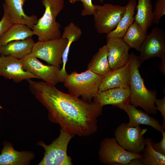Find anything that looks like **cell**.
Segmentation results:
<instances>
[{
  "mask_svg": "<svg viewBox=\"0 0 165 165\" xmlns=\"http://www.w3.org/2000/svg\"><path fill=\"white\" fill-rule=\"evenodd\" d=\"M148 129H142L140 125L130 127L123 123L115 130V138L117 142L125 150L134 153L141 154L145 146L144 135Z\"/></svg>",
  "mask_w": 165,
  "mask_h": 165,
  "instance_id": "8",
  "label": "cell"
},
{
  "mask_svg": "<svg viewBox=\"0 0 165 165\" xmlns=\"http://www.w3.org/2000/svg\"><path fill=\"white\" fill-rule=\"evenodd\" d=\"M162 61L159 67L161 72L165 75V56L161 58Z\"/></svg>",
  "mask_w": 165,
  "mask_h": 165,
  "instance_id": "32",
  "label": "cell"
},
{
  "mask_svg": "<svg viewBox=\"0 0 165 165\" xmlns=\"http://www.w3.org/2000/svg\"><path fill=\"white\" fill-rule=\"evenodd\" d=\"M34 35L31 29L22 24H14L1 36L0 46L14 41L23 40Z\"/></svg>",
  "mask_w": 165,
  "mask_h": 165,
  "instance_id": "24",
  "label": "cell"
},
{
  "mask_svg": "<svg viewBox=\"0 0 165 165\" xmlns=\"http://www.w3.org/2000/svg\"><path fill=\"white\" fill-rule=\"evenodd\" d=\"M108 54L106 45L99 48L89 63L87 69L102 76L106 75L110 71Z\"/></svg>",
  "mask_w": 165,
  "mask_h": 165,
  "instance_id": "23",
  "label": "cell"
},
{
  "mask_svg": "<svg viewBox=\"0 0 165 165\" xmlns=\"http://www.w3.org/2000/svg\"><path fill=\"white\" fill-rule=\"evenodd\" d=\"M106 45L110 71L124 66L128 62L130 48L123 38L107 37Z\"/></svg>",
  "mask_w": 165,
  "mask_h": 165,
  "instance_id": "12",
  "label": "cell"
},
{
  "mask_svg": "<svg viewBox=\"0 0 165 165\" xmlns=\"http://www.w3.org/2000/svg\"><path fill=\"white\" fill-rule=\"evenodd\" d=\"M3 145L0 155V165H28L34 157L31 152L16 150L8 142H4Z\"/></svg>",
  "mask_w": 165,
  "mask_h": 165,
  "instance_id": "18",
  "label": "cell"
},
{
  "mask_svg": "<svg viewBox=\"0 0 165 165\" xmlns=\"http://www.w3.org/2000/svg\"><path fill=\"white\" fill-rule=\"evenodd\" d=\"M160 28H153L150 34L146 35L138 56L141 63L154 57L162 58L165 56V33Z\"/></svg>",
  "mask_w": 165,
  "mask_h": 165,
  "instance_id": "10",
  "label": "cell"
},
{
  "mask_svg": "<svg viewBox=\"0 0 165 165\" xmlns=\"http://www.w3.org/2000/svg\"><path fill=\"white\" fill-rule=\"evenodd\" d=\"M45 8L42 16L31 29L38 41H47L61 38V25L56 17L63 9L64 0H41Z\"/></svg>",
  "mask_w": 165,
  "mask_h": 165,
  "instance_id": "3",
  "label": "cell"
},
{
  "mask_svg": "<svg viewBox=\"0 0 165 165\" xmlns=\"http://www.w3.org/2000/svg\"><path fill=\"white\" fill-rule=\"evenodd\" d=\"M137 12L134 16V21L137 23L146 34L148 28L154 20L152 6L151 0H138Z\"/></svg>",
  "mask_w": 165,
  "mask_h": 165,
  "instance_id": "21",
  "label": "cell"
},
{
  "mask_svg": "<svg viewBox=\"0 0 165 165\" xmlns=\"http://www.w3.org/2000/svg\"><path fill=\"white\" fill-rule=\"evenodd\" d=\"M103 77L89 70L79 73L75 71L68 75L64 84L69 94L90 102L99 93Z\"/></svg>",
  "mask_w": 165,
  "mask_h": 165,
  "instance_id": "4",
  "label": "cell"
},
{
  "mask_svg": "<svg viewBox=\"0 0 165 165\" xmlns=\"http://www.w3.org/2000/svg\"><path fill=\"white\" fill-rule=\"evenodd\" d=\"M99 160L104 164L127 165L133 159L142 158L141 154L130 152L121 146L115 138L102 140L98 152Z\"/></svg>",
  "mask_w": 165,
  "mask_h": 165,
  "instance_id": "6",
  "label": "cell"
},
{
  "mask_svg": "<svg viewBox=\"0 0 165 165\" xmlns=\"http://www.w3.org/2000/svg\"><path fill=\"white\" fill-rule=\"evenodd\" d=\"M37 58L31 52L20 60L25 70L37 76L44 82L56 85L59 82L58 75L60 68L45 65Z\"/></svg>",
  "mask_w": 165,
  "mask_h": 165,
  "instance_id": "11",
  "label": "cell"
},
{
  "mask_svg": "<svg viewBox=\"0 0 165 165\" xmlns=\"http://www.w3.org/2000/svg\"><path fill=\"white\" fill-rule=\"evenodd\" d=\"M116 88H129V61L124 66L110 71L104 76L99 92Z\"/></svg>",
  "mask_w": 165,
  "mask_h": 165,
  "instance_id": "15",
  "label": "cell"
},
{
  "mask_svg": "<svg viewBox=\"0 0 165 165\" xmlns=\"http://www.w3.org/2000/svg\"><path fill=\"white\" fill-rule=\"evenodd\" d=\"M146 35L141 26L134 21L123 38L130 48L139 51Z\"/></svg>",
  "mask_w": 165,
  "mask_h": 165,
  "instance_id": "25",
  "label": "cell"
},
{
  "mask_svg": "<svg viewBox=\"0 0 165 165\" xmlns=\"http://www.w3.org/2000/svg\"><path fill=\"white\" fill-rule=\"evenodd\" d=\"M2 108V107L0 106V109L1 108ZM0 121H1V120H0Z\"/></svg>",
  "mask_w": 165,
  "mask_h": 165,
  "instance_id": "35",
  "label": "cell"
},
{
  "mask_svg": "<svg viewBox=\"0 0 165 165\" xmlns=\"http://www.w3.org/2000/svg\"><path fill=\"white\" fill-rule=\"evenodd\" d=\"M0 75L16 83L32 78L39 79L25 70L19 59L9 56H0Z\"/></svg>",
  "mask_w": 165,
  "mask_h": 165,
  "instance_id": "13",
  "label": "cell"
},
{
  "mask_svg": "<svg viewBox=\"0 0 165 165\" xmlns=\"http://www.w3.org/2000/svg\"><path fill=\"white\" fill-rule=\"evenodd\" d=\"M82 34V32L81 28L73 22H70L64 28V31L61 34V38L67 39L68 43L63 53V66L59 72L60 74L62 76H64L68 74L65 69V66L68 61L71 45L72 42L78 40Z\"/></svg>",
  "mask_w": 165,
  "mask_h": 165,
  "instance_id": "20",
  "label": "cell"
},
{
  "mask_svg": "<svg viewBox=\"0 0 165 165\" xmlns=\"http://www.w3.org/2000/svg\"><path fill=\"white\" fill-rule=\"evenodd\" d=\"M136 0H129L126 6L124 15L116 28L107 34V37L123 38L127 31L134 21V11L136 5Z\"/></svg>",
  "mask_w": 165,
  "mask_h": 165,
  "instance_id": "22",
  "label": "cell"
},
{
  "mask_svg": "<svg viewBox=\"0 0 165 165\" xmlns=\"http://www.w3.org/2000/svg\"><path fill=\"white\" fill-rule=\"evenodd\" d=\"M117 107L124 111L127 113L129 119L127 124L130 127L146 125L151 127L160 132L165 129L158 120L150 116L145 112L137 109L129 103L120 105Z\"/></svg>",
  "mask_w": 165,
  "mask_h": 165,
  "instance_id": "14",
  "label": "cell"
},
{
  "mask_svg": "<svg viewBox=\"0 0 165 165\" xmlns=\"http://www.w3.org/2000/svg\"><path fill=\"white\" fill-rule=\"evenodd\" d=\"M130 88H116L99 92L93 98V101L103 107L112 105L118 107L126 103H130Z\"/></svg>",
  "mask_w": 165,
  "mask_h": 165,
  "instance_id": "17",
  "label": "cell"
},
{
  "mask_svg": "<svg viewBox=\"0 0 165 165\" xmlns=\"http://www.w3.org/2000/svg\"><path fill=\"white\" fill-rule=\"evenodd\" d=\"M99 1L101 2L102 3L104 2V0H99Z\"/></svg>",
  "mask_w": 165,
  "mask_h": 165,
  "instance_id": "34",
  "label": "cell"
},
{
  "mask_svg": "<svg viewBox=\"0 0 165 165\" xmlns=\"http://www.w3.org/2000/svg\"><path fill=\"white\" fill-rule=\"evenodd\" d=\"M94 15V26L99 34L110 33L115 29L124 15L126 6L105 3L95 5Z\"/></svg>",
  "mask_w": 165,
  "mask_h": 165,
  "instance_id": "7",
  "label": "cell"
},
{
  "mask_svg": "<svg viewBox=\"0 0 165 165\" xmlns=\"http://www.w3.org/2000/svg\"><path fill=\"white\" fill-rule=\"evenodd\" d=\"M82 3L83 9L81 15L82 16L93 15L95 10V5L93 4L92 0H79Z\"/></svg>",
  "mask_w": 165,
  "mask_h": 165,
  "instance_id": "29",
  "label": "cell"
},
{
  "mask_svg": "<svg viewBox=\"0 0 165 165\" xmlns=\"http://www.w3.org/2000/svg\"><path fill=\"white\" fill-rule=\"evenodd\" d=\"M4 0L3 5L6 8L13 24H25L32 29L38 19L36 15L29 16L24 12L23 6L26 0Z\"/></svg>",
  "mask_w": 165,
  "mask_h": 165,
  "instance_id": "16",
  "label": "cell"
},
{
  "mask_svg": "<svg viewBox=\"0 0 165 165\" xmlns=\"http://www.w3.org/2000/svg\"><path fill=\"white\" fill-rule=\"evenodd\" d=\"M68 40L61 38L47 41H38L32 48L37 58L41 59L51 65L60 68L62 63L63 53L67 45Z\"/></svg>",
  "mask_w": 165,
  "mask_h": 165,
  "instance_id": "9",
  "label": "cell"
},
{
  "mask_svg": "<svg viewBox=\"0 0 165 165\" xmlns=\"http://www.w3.org/2000/svg\"><path fill=\"white\" fill-rule=\"evenodd\" d=\"M156 109L161 113L163 117V121L162 125L165 128V97L162 99H159L156 98L155 101Z\"/></svg>",
  "mask_w": 165,
  "mask_h": 165,
  "instance_id": "31",
  "label": "cell"
},
{
  "mask_svg": "<svg viewBox=\"0 0 165 165\" xmlns=\"http://www.w3.org/2000/svg\"><path fill=\"white\" fill-rule=\"evenodd\" d=\"M2 6L4 12L0 21V38L2 35L13 25L6 8L3 5Z\"/></svg>",
  "mask_w": 165,
  "mask_h": 165,
  "instance_id": "28",
  "label": "cell"
},
{
  "mask_svg": "<svg viewBox=\"0 0 165 165\" xmlns=\"http://www.w3.org/2000/svg\"><path fill=\"white\" fill-rule=\"evenodd\" d=\"M35 43L32 37L10 42L0 46V56H9L20 60L32 52Z\"/></svg>",
  "mask_w": 165,
  "mask_h": 165,
  "instance_id": "19",
  "label": "cell"
},
{
  "mask_svg": "<svg viewBox=\"0 0 165 165\" xmlns=\"http://www.w3.org/2000/svg\"><path fill=\"white\" fill-rule=\"evenodd\" d=\"M79 1V0H69L70 2L72 4H74L77 1Z\"/></svg>",
  "mask_w": 165,
  "mask_h": 165,
  "instance_id": "33",
  "label": "cell"
},
{
  "mask_svg": "<svg viewBox=\"0 0 165 165\" xmlns=\"http://www.w3.org/2000/svg\"><path fill=\"white\" fill-rule=\"evenodd\" d=\"M61 128L58 137L49 145L43 141L38 145L44 148V156L39 165H72V158L67 155L68 146L71 139L74 136Z\"/></svg>",
  "mask_w": 165,
  "mask_h": 165,
  "instance_id": "5",
  "label": "cell"
},
{
  "mask_svg": "<svg viewBox=\"0 0 165 165\" xmlns=\"http://www.w3.org/2000/svg\"><path fill=\"white\" fill-rule=\"evenodd\" d=\"M145 140V146L142 154L143 165H165V155L153 148L151 145V138L148 137Z\"/></svg>",
  "mask_w": 165,
  "mask_h": 165,
  "instance_id": "26",
  "label": "cell"
},
{
  "mask_svg": "<svg viewBox=\"0 0 165 165\" xmlns=\"http://www.w3.org/2000/svg\"><path fill=\"white\" fill-rule=\"evenodd\" d=\"M27 80L30 90L47 109L51 122L74 135L87 136L97 131V118L101 115L103 107L98 103L63 92L51 83Z\"/></svg>",
  "mask_w": 165,
  "mask_h": 165,
  "instance_id": "1",
  "label": "cell"
},
{
  "mask_svg": "<svg viewBox=\"0 0 165 165\" xmlns=\"http://www.w3.org/2000/svg\"><path fill=\"white\" fill-rule=\"evenodd\" d=\"M161 132L162 134V138L161 141L158 143L151 142L153 148L158 152L165 155V131L163 130Z\"/></svg>",
  "mask_w": 165,
  "mask_h": 165,
  "instance_id": "30",
  "label": "cell"
},
{
  "mask_svg": "<svg viewBox=\"0 0 165 165\" xmlns=\"http://www.w3.org/2000/svg\"><path fill=\"white\" fill-rule=\"evenodd\" d=\"M130 103L137 107L139 106L149 114L156 115L158 112L155 105L156 98V90L148 89L140 74L139 68L141 63L138 56L131 53L129 59Z\"/></svg>",
  "mask_w": 165,
  "mask_h": 165,
  "instance_id": "2",
  "label": "cell"
},
{
  "mask_svg": "<svg viewBox=\"0 0 165 165\" xmlns=\"http://www.w3.org/2000/svg\"><path fill=\"white\" fill-rule=\"evenodd\" d=\"M153 12V23L158 24L161 18L165 14V0H157Z\"/></svg>",
  "mask_w": 165,
  "mask_h": 165,
  "instance_id": "27",
  "label": "cell"
}]
</instances>
